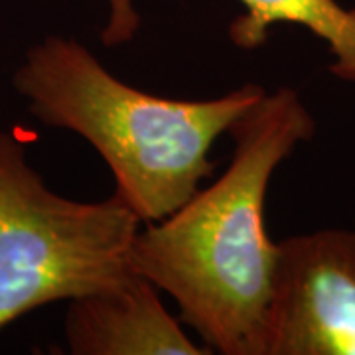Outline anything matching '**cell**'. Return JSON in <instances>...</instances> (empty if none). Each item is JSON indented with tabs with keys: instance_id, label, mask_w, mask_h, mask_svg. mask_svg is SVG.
<instances>
[{
	"instance_id": "6da1fadb",
	"label": "cell",
	"mask_w": 355,
	"mask_h": 355,
	"mask_svg": "<svg viewBox=\"0 0 355 355\" xmlns=\"http://www.w3.org/2000/svg\"><path fill=\"white\" fill-rule=\"evenodd\" d=\"M227 170L160 221L142 223L132 270L174 298L180 322L223 355H263L277 243L265 223L272 174L316 121L298 91L280 87L229 127Z\"/></svg>"
},
{
	"instance_id": "7a4b0ae2",
	"label": "cell",
	"mask_w": 355,
	"mask_h": 355,
	"mask_svg": "<svg viewBox=\"0 0 355 355\" xmlns=\"http://www.w3.org/2000/svg\"><path fill=\"white\" fill-rule=\"evenodd\" d=\"M28 111L85 139L107 162L114 193L142 223L160 221L214 174L209 150L266 93L257 83L216 99H170L130 87L76 38L48 36L12 77Z\"/></svg>"
},
{
	"instance_id": "3957f363",
	"label": "cell",
	"mask_w": 355,
	"mask_h": 355,
	"mask_svg": "<svg viewBox=\"0 0 355 355\" xmlns=\"http://www.w3.org/2000/svg\"><path fill=\"white\" fill-rule=\"evenodd\" d=\"M142 227L116 193L76 202L30 166L26 140L0 130V331L32 310L111 288L135 275Z\"/></svg>"
},
{
	"instance_id": "277c9868",
	"label": "cell",
	"mask_w": 355,
	"mask_h": 355,
	"mask_svg": "<svg viewBox=\"0 0 355 355\" xmlns=\"http://www.w3.org/2000/svg\"><path fill=\"white\" fill-rule=\"evenodd\" d=\"M263 355H355V231L277 243Z\"/></svg>"
},
{
	"instance_id": "5b68a950",
	"label": "cell",
	"mask_w": 355,
	"mask_h": 355,
	"mask_svg": "<svg viewBox=\"0 0 355 355\" xmlns=\"http://www.w3.org/2000/svg\"><path fill=\"white\" fill-rule=\"evenodd\" d=\"M65 343L73 355H211L160 300L150 280L130 275L111 288L69 300Z\"/></svg>"
},
{
	"instance_id": "8992f818",
	"label": "cell",
	"mask_w": 355,
	"mask_h": 355,
	"mask_svg": "<svg viewBox=\"0 0 355 355\" xmlns=\"http://www.w3.org/2000/svg\"><path fill=\"white\" fill-rule=\"evenodd\" d=\"M109 18L101 30L105 48H119L137 36L140 16L135 0H107ZM245 8L229 24L227 36L239 50L263 48L275 24L304 26L324 40L334 55L330 71L342 81L355 83V8L338 0H239Z\"/></svg>"
}]
</instances>
